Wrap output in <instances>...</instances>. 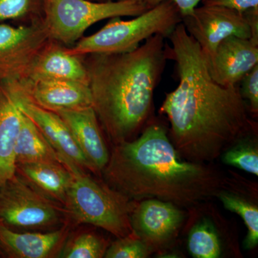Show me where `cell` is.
Instances as JSON below:
<instances>
[{
	"mask_svg": "<svg viewBox=\"0 0 258 258\" xmlns=\"http://www.w3.org/2000/svg\"><path fill=\"white\" fill-rule=\"evenodd\" d=\"M22 116L11 93L0 81V187L16 174L15 146Z\"/></svg>",
	"mask_w": 258,
	"mask_h": 258,
	"instance_id": "16",
	"label": "cell"
},
{
	"mask_svg": "<svg viewBox=\"0 0 258 258\" xmlns=\"http://www.w3.org/2000/svg\"><path fill=\"white\" fill-rule=\"evenodd\" d=\"M73 174L64 205L75 221L101 227L118 238L133 234L131 215L136 205L128 198L84 171Z\"/></svg>",
	"mask_w": 258,
	"mask_h": 258,
	"instance_id": "5",
	"label": "cell"
},
{
	"mask_svg": "<svg viewBox=\"0 0 258 258\" xmlns=\"http://www.w3.org/2000/svg\"><path fill=\"white\" fill-rule=\"evenodd\" d=\"M164 37L155 35L131 52L83 56L93 107L115 144L151 122L154 93L165 68Z\"/></svg>",
	"mask_w": 258,
	"mask_h": 258,
	"instance_id": "3",
	"label": "cell"
},
{
	"mask_svg": "<svg viewBox=\"0 0 258 258\" xmlns=\"http://www.w3.org/2000/svg\"><path fill=\"white\" fill-rule=\"evenodd\" d=\"M0 220L21 229H45L60 223V211L53 202L15 175L0 187Z\"/></svg>",
	"mask_w": 258,
	"mask_h": 258,
	"instance_id": "7",
	"label": "cell"
},
{
	"mask_svg": "<svg viewBox=\"0 0 258 258\" xmlns=\"http://www.w3.org/2000/svg\"><path fill=\"white\" fill-rule=\"evenodd\" d=\"M8 90L20 111L35 123L58 154L62 164L71 172L90 169L88 161L76 143L71 130L60 115L55 112L44 109L26 97Z\"/></svg>",
	"mask_w": 258,
	"mask_h": 258,
	"instance_id": "11",
	"label": "cell"
},
{
	"mask_svg": "<svg viewBox=\"0 0 258 258\" xmlns=\"http://www.w3.org/2000/svg\"><path fill=\"white\" fill-rule=\"evenodd\" d=\"M182 15L175 3L161 2L145 13L128 20L120 17L111 18L96 33L83 37L68 50L72 55L120 54L131 52L155 35L169 37L179 24Z\"/></svg>",
	"mask_w": 258,
	"mask_h": 258,
	"instance_id": "4",
	"label": "cell"
},
{
	"mask_svg": "<svg viewBox=\"0 0 258 258\" xmlns=\"http://www.w3.org/2000/svg\"><path fill=\"white\" fill-rule=\"evenodd\" d=\"M56 113L69 126L88 161L90 170L103 171L108 164L110 155L93 107Z\"/></svg>",
	"mask_w": 258,
	"mask_h": 258,
	"instance_id": "15",
	"label": "cell"
},
{
	"mask_svg": "<svg viewBox=\"0 0 258 258\" xmlns=\"http://www.w3.org/2000/svg\"><path fill=\"white\" fill-rule=\"evenodd\" d=\"M152 249L139 237L132 234L118 240L106 249V258H144L151 253Z\"/></svg>",
	"mask_w": 258,
	"mask_h": 258,
	"instance_id": "25",
	"label": "cell"
},
{
	"mask_svg": "<svg viewBox=\"0 0 258 258\" xmlns=\"http://www.w3.org/2000/svg\"><path fill=\"white\" fill-rule=\"evenodd\" d=\"M106 245L104 241L91 233H82L71 239L60 254L62 258L104 257Z\"/></svg>",
	"mask_w": 258,
	"mask_h": 258,
	"instance_id": "23",
	"label": "cell"
},
{
	"mask_svg": "<svg viewBox=\"0 0 258 258\" xmlns=\"http://www.w3.org/2000/svg\"><path fill=\"white\" fill-rule=\"evenodd\" d=\"M241 96L249 102V109L254 115L258 113V64L252 68L240 81Z\"/></svg>",
	"mask_w": 258,
	"mask_h": 258,
	"instance_id": "26",
	"label": "cell"
},
{
	"mask_svg": "<svg viewBox=\"0 0 258 258\" xmlns=\"http://www.w3.org/2000/svg\"><path fill=\"white\" fill-rule=\"evenodd\" d=\"M208 60L215 82L223 86H237L244 75L258 64V45L250 39L227 37Z\"/></svg>",
	"mask_w": 258,
	"mask_h": 258,
	"instance_id": "13",
	"label": "cell"
},
{
	"mask_svg": "<svg viewBox=\"0 0 258 258\" xmlns=\"http://www.w3.org/2000/svg\"><path fill=\"white\" fill-rule=\"evenodd\" d=\"M50 39L42 21L19 26L0 23V81L21 79Z\"/></svg>",
	"mask_w": 258,
	"mask_h": 258,
	"instance_id": "9",
	"label": "cell"
},
{
	"mask_svg": "<svg viewBox=\"0 0 258 258\" xmlns=\"http://www.w3.org/2000/svg\"><path fill=\"white\" fill-rule=\"evenodd\" d=\"M183 219L184 214L176 205L151 199L136 205L131 224L134 235L152 249L174 237Z\"/></svg>",
	"mask_w": 258,
	"mask_h": 258,
	"instance_id": "12",
	"label": "cell"
},
{
	"mask_svg": "<svg viewBox=\"0 0 258 258\" xmlns=\"http://www.w3.org/2000/svg\"><path fill=\"white\" fill-rule=\"evenodd\" d=\"M166 58L176 64L179 85L160 111L171 124V142L184 160L210 162L255 132L238 86L215 82L208 57L180 23L168 37Z\"/></svg>",
	"mask_w": 258,
	"mask_h": 258,
	"instance_id": "1",
	"label": "cell"
},
{
	"mask_svg": "<svg viewBox=\"0 0 258 258\" xmlns=\"http://www.w3.org/2000/svg\"><path fill=\"white\" fill-rule=\"evenodd\" d=\"M43 18V0H0V23L7 20L23 25L38 23Z\"/></svg>",
	"mask_w": 258,
	"mask_h": 258,
	"instance_id": "21",
	"label": "cell"
},
{
	"mask_svg": "<svg viewBox=\"0 0 258 258\" xmlns=\"http://www.w3.org/2000/svg\"><path fill=\"white\" fill-rule=\"evenodd\" d=\"M200 3L208 6L225 7L242 13L258 8V0H201Z\"/></svg>",
	"mask_w": 258,
	"mask_h": 258,
	"instance_id": "27",
	"label": "cell"
},
{
	"mask_svg": "<svg viewBox=\"0 0 258 258\" xmlns=\"http://www.w3.org/2000/svg\"><path fill=\"white\" fill-rule=\"evenodd\" d=\"M182 23L208 60L213 56L219 44L227 37L251 39L252 30L245 13L222 6L196 7L182 17Z\"/></svg>",
	"mask_w": 258,
	"mask_h": 258,
	"instance_id": "8",
	"label": "cell"
},
{
	"mask_svg": "<svg viewBox=\"0 0 258 258\" xmlns=\"http://www.w3.org/2000/svg\"><path fill=\"white\" fill-rule=\"evenodd\" d=\"M16 172L32 187L54 203L64 205L74 174L60 163L16 164Z\"/></svg>",
	"mask_w": 258,
	"mask_h": 258,
	"instance_id": "17",
	"label": "cell"
},
{
	"mask_svg": "<svg viewBox=\"0 0 258 258\" xmlns=\"http://www.w3.org/2000/svg\"><path fill=\"white\" fill-rule=\"evenodd\" d=\"M103 171L107 184L129 199L184 208L217 196L225 184L216 169L183 159L158 122L151 121L136 140L115 144Z\"/></svg>",
	"mask_w": 258,
	"mask_h": 258,
	"instance_id": "2",
	"label": "cell"
},
{
	"mask_svg": "<svg viewBox=\"0 0 258 258\" xmlns=\"http://www.w3.org/2000/svg\"><path fill=\"white\" fill-rule=\"evenodd\" d=\"M188 247L191 255L197 258H217L221 254L220 240L208 222L194 227L189 234Z\"/></svg>",
	"mask_w": 258,
	"mask_h": 258,
	"instance_id": "22",
	"label": "cell"
},
{
	"mask_svg": "<svg viewBox=\"0 0 258 258\" xmlns=\"http://www.w3.org/2000/svg\"><path fill=\"white\" fill-rule=\"evenodd\" d=\"M217 196L227 210L235 212L242 217L247 227V235L244 241V246L247 249L254 248L258 243L257 207L232 194L220 191Z\"/></svg>",
	"mask_w": 258,
	"mask_h": 258,
	"instance_id": "20",
	"label": "cell"
},
{
	"mask_svg": "<svg viewBox=\"0 0 258 258\" xmlns=\"http://www.w3.org/2000/svg\"><path fill=\"white\" fill-rule=\"evenodd\" d=\"M12 92L47 111L58 113L93 106L89 85L61 80L3 81Z\"/></svg>",
	"mask_w": 258,
	"mask_h": 258,
	"instance_id": "10",
	"label": "cell"
},
{
	"mask_svg": "<svg viewBox=\"0 0 258 258\" xmlns=\"http://www.w3.org/2000/svg\"><path fill=\"white\" fill-rule=\"evenodd\" d=\"M222 161L227 165L258 175L257 148L249 142V137L242 139L225 151L222 155Z\"/></svg>",
	"mask_w": 258,
	"mask_h": 258,
	"instance_id": "24",
	"label": "cell"
},
{
	"mask_svg": "<svg viewBox=\"0 0 258 258\" xmlns=\"http://www.w3.org/2000/svg\"><path fill=\"white\" fill-rule=\"evenodd\" d=\"M149 10L134 0L99 3L91 0H43L42 22L49 37L66 47L82 38L98 22L115 17H136Z\"/></svg>",
	"mask_w": 258,
	"mask_h": 258,
	"instance_id": "6",
	"label": "cell"
},
{
	"mask_svg": "<svg viewBox=\"0 0 258 258\" xmlns=\"http://www.w3.org/2000/svg\"><path fill=\"white\" fill-rule=\"evenodd\" d=\"M64 228L48 232H14L0 222V246L13 257L46 258L63 240Z\"/></svg>",
	"mask_w": 258,
	"mask_h": 258,
	"instance_id": "18",
	"label": "cell"
},
{
	"mask_svg": "<svg viewBox=\"0 0 258 258\" xmlns=\"http://www.w3.org/2000/svg\"><path fill=\"white\" fill-rule=\"evenodd\" d=\"M61 80L89 85L83 56L72 55L68 47L50 39L32 61L21 79Z\"/></svg>",
	"mask_w": 258,
	"mask_h": 258,
	"instance_id": "14",
	"label": "cell"
},
{
	"mask_svg": "<svg viewBox=\"0 0 258 258\" xmlns=\"http://www.w3.org/2000/svg\"><path fill=\"white\" fill-rule=\"evenodd\" d=\"M134 1L142 3L146 5L149 9H151L161 3V2L166 1V0H134ZM169 1L175 3L181 12V15L184 17L190 14L193 10L198 7L201 0H169Z\"/></svg>",
	"mask_w": 258,
	"mask_h": 258,
	"instance_id": "28",
	"label": "cell"
},
{
	"mask_svg": "<svg viewBox=\"0 0 258 258\" xmlns=\"http://www.w3.org/2000/svg\"><path fill=\"white\" fill-rule=\"evenodd\" d=\"M93 2H99V3H106V2L114 1V0H91Z\"/></svg>",
	"mask_w": 258,
	"mask_h": 258,
	"instance_id": "29",
	"label": "cell"
},
{
	"mask_svg": "<svg viewBox=\"0 0 258 258\" xmlns=\"http://www.w3.org/2000/svg\"><path fill=\"white\" fill-rule=\"evenodd\" d=\"M15 161L16 164L35 162L62 164L58 154L40 131L23 113L15 146Z\"/></svg>",
	"mask_w": 258,
	"mask_h": 258,
	"instance_id": "19",
	"label": "cell"
}]
</instances>
